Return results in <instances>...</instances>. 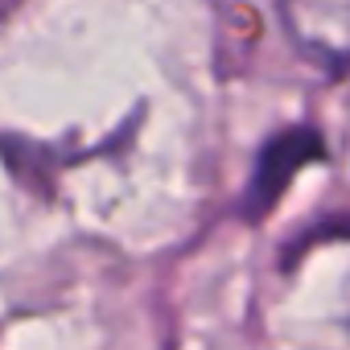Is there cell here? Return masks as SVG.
<instances>
[{
    "instance_id": "1",
    "label": "cell",
    "mask_w": 350,
    "mask_h": 350,
    "mask_svg": "<svg viewBox=\"0 0 350 350\" xmlns=\"http://www.w3.org/2000/svg\"><path fill=\"white\" fill-rule=\"evenodd\" d=\"M309 161H321V132L309 128V124H297V128H284L276 132L260 157H256V169H252V182H247V198H243V211L252 219L268 215L272 202L288 190V182L309 165Z\"/></svg>"
},
{
    "instance_id": "2",
    "label": "cell",
    "mask_w": 350,
    "mask_h": 350,
    "mask_svg": "<svg viewBox=\"0 0 350 350\" xmlns=\"http://www.w3.org/2000/svg\"><path fill=\"white\" fill-rule=\"evenodd\" d=\"M288 38L329 70L350 66V0H276Z\"/></svg>"
}]
</instances>
